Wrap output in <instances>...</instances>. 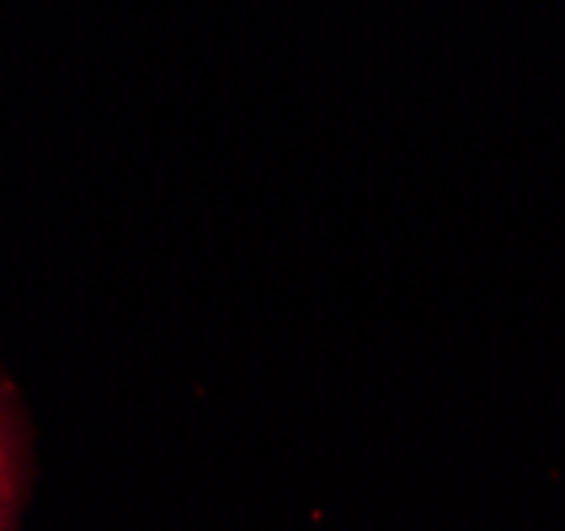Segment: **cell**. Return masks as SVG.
Wrapping results in <instances>:
<instances>
[{"instance_id":"cell-1","label":"cell","mask_w":565,"mask_h":531,"mask_svg":"<svg viewBox=\"0 0 565 531\" xmlns=\"http://www.w3.org/2000/svg\"><path fill=\"white\" fill-rule=\"evenodd\" d=\"M13 493H18V476H13V447H9V429L0 421V528L13 514Z\"/></svg>"}]
</instances>
